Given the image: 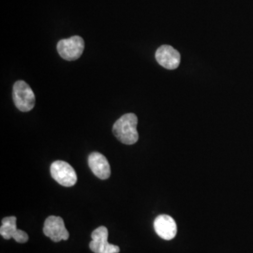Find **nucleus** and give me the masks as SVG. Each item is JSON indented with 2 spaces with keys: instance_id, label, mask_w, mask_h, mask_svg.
I'll return each mask as SVG.
<instances>
[{
  "instance_id": "f257e3e1",
  "label": "nucleus",
  "mask_w": 253,
  "mask_h": 253,
  "mask_svg": "<svg viewBox=\"0 0 253 253\" xmlns=\"http://www.w3.org/2000/svg\"><path fill=\"white\" fill-rule=\"evenodd\" d=\"M138 118L134 114H126L114 124L113 132L125 145H134L139 139L137 131Z\"/></svg>"
},
{
  "instance_id": "f03ea898",
  "label": "nucleus",
  "mask_w": 253,
  "mask_h": 253,
  "mask_svg": "<svg viewBox=\"0 0 253 253\" xmlns=\"http://www.w3.org/2000/svg\"><path fill=\"white\" fill-rule=\"evenodd\" d=\"M12 97L15 106L22 112H29L35 106V94L26 82L14 84Z\"/></svg>"
},
{
  "instance_id": "7ed1b4c3",
  "label": "nucleus",
  "mask_w": 253,
  "mask_h": 253,
  "mask_svg": "<svg viewBox=\"0 0 253 253\" xmlns=\"http://www.w3.org/2000/svg\"><path fill=\"white\" fill-rule=\"evenodd\" d=\"M84 49V42L80 36H73L58 42L57 52L68 61H74L81 56Z\"/></svg>"
},
{
  "instance_id": "20e7f679",
  "label": "nucleus",
  "mask_w": 253,
  "mask_h": 253,
  "mask_svg": "<svg viewBox=\"0 0 253 253\" xmlns=\"http://www.w3.org/2000/svg\"><path fill=\"white\" fill-rule=\"evenodd\" d=\"M50 172L54 180L64 187H73L77 182V174L74 169L63 161H56L52 163Z\"/></svg>"
},
{
  "instance_id": "39448f33",
  "label": "nucleus",
  "mask_w": 253,
  "mask_h": 253,
  "mask_svg": "<svg viewBox=\"0 0 253 253\" xmlns=\"http://www.w3.org/2000/svg\"><path fill=\"white\" fill-rule=\"evenodd\" d=\"M43 234L54 242L68 240L70 234L65 227L63 218L57 216L47 217L43 226Z\"/></svg>"
},
{
  "instance_id": "423d86ee",
  "label": "nucleus",
  "mask_w": 253,
  "mask_h": 253,
  "mask_svg": "<svg viewBox=\"0 0 253 253\" xmlns=\"http://www.w3.org/2000/svg\"><path fill=\"white\" fill-rule=\"evenodd\" d=\"M16 222V217L11 216L4 217L2 219V224L0 227V235L4 239L7 240L13 238L18 243H26L28 241V235L26 232L17 229Z\"/></svg>"
},
{
  "instance_id": "0eeeda50",
  "label": "nucleus",
  "mask_w": 253,
  "mask_h": 253,
  "mask_svg": "<svg viewBox=\"0 0 253 253\" xmlns=\"http://www.w3.org/2000/svg\"><path fill=\"white\" fill-rule=\"evenodd\" d=\"M154 229L157 235L164 240H172L177 234L175 220L171 216L160 215L154 220Z\"/></svg>"
},
{
  "instance_id": "6e6552de",
  "label": "nucleus",
  "mask_w": 253,
  "mask_h": 253,
  "mask_svg": "<svg viewBox=\"0 0 253 253\" xmlns=\"http://www.w3.org/2000/svg\"><path fill=\"white\" fill-rule=\"evenodd\" d=\"M158 63L167 70H175L180 64V54L170 45L161 46L156 52Z\"/></svg>"
},
{
  "instance_id": "1a4fd4ad",
  "label": "nucleus",
  "mask_w": 253,
  "mask_h": 253,
  "mask_svg": "<svg viewBox=\"0 0 253 253\" xmlns=\"http://www.w3.org/2000/svg\"><path fill=\"white\" fill-rule=\"evenodd\" d=\"M88 165L92 172L100 179L105 180L111 175V167L107 159L102 154L94 152L88 157Z\"/></svg>"
},
{
  "instance_id": "9d476101",
  "label": "nucleus",
  "mask_w": 253,
  "mask_h": 253,
  "mask_svg": "<svg viewBox=\"0 0 253 253\" xmlns=\"http://www.w3.org/2000/svg\"><path fill=\"white\" fill-rule=\"evenodd\" d=\"M108 229L105 226H100L92 232V240L89 248L94 253H101L105 247L109 244Z\"/></svg>"
},
{
  "instance_id": "9b49d317",
  "label": "nucleus",
  "mask_w": 253,
  "mask_h": 253,
  "mask_svg": "<svg viewBox=\"0 0 253 253\" xmlns=\"http://www.w3.org/2000/svg\"><path fill=\"white\" fill-rule=\"evenodd\" d=\"M119 252H120V249L118 246L109 243L101 253H118Z\"/></svg>"
}]
</instances>
